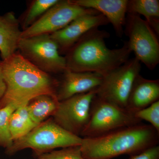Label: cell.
<instances>
[{
	"label": "cell",
	"instance_id": "cell-1",
	"mask_svg": "<svg viewBox=\"0 0 159 159\" xmlns=\"http://www.w3.org/2000/svg\"><path fill=\"white\" fill-rule=\"evenodd\" d=\"M6 90L0 108L10 103L18 107L27 105L41 95L56 96L59 81L38 68L20 54L0 61Z\"/></svg>",
	"mask_w": 159,
	"mask_h": 159
},
{
	"label": "cell",
	"instance_id": "cell-2",
	"mask_svg": "<svg viewBox=\"0 0 159 159\" xmlns=\"http://www.w3.org/2000/svg\"><path fill=\"white\" fill-rule=\"evenodd\" d=\"M109 33L98 29L84 34L68 51L67 69L75 72H92L105 76L129 59L131 50L127 41L121 48H107Z\"/></svg>",
	"mask_w": 159,
	"mask_h": 159
},
{
	"label": "cell",
	"instance_id": "cell-3",
	"mask_svg": "<svg viewBox=\"0 0 159 159\" xmlns=\"http://www.w3.org/2000/svg\"><path fill=\"white\" fill-rule=\"evenodd\" d=\"M159 133L150 125L139 123L95 138H82L80 145L85 159H112L136 155L157 145Z\"/></svg>",
	"mask_w": 159,
	"mask_h": 159
},
{
	"label": "cell",
	"instance_id": "cell-4",
	"mask_svg": "<svg viewBox=\"0 0 159 159\" xmlns=\"http://www.w3.org/2000/svg\"><path fill=\"white\" fill-rule=\"evenodd\" d=\"M81 137L68 132L57 125L52 118L44 121L25 135L13 141L10 148L6 150L8 155L31 148L39 156L57 148L80 145Z\"/></svg>",
	"mask_w": 159,
	"mask_h": 159
},
{
	"label": "cell",
	"instance_id": "cell-5",
	"mask_svg": "<svg viewBox=\"0 0 159 159\" xmlns=\"http://www.w3.org/2000/svg\"><path fill=\"white\" fill-rule=\"evenodd\" d=\"M141 122L126 109L96 96L91 106L88 123L80 136L95 138Z\"/></svg>",
	"mask_w": 159,
	"mask_h": 159
},
{
	"label": "cell",
	"instance_id": "cell-6",
	"mask_svg": "<svg viewBox=\"0 0 159 159\" xmlns=\"http://www.w3.org/2000/svg\"><path fill=\"white\" fill-rule=\"evenodd\" d=\"M127 14L124 33L128 36L129 47L140 62L154 70L159 63L158 36L140 16Z\"/></svg>",
	"mask_w": 159,
	"mask_h": 159
},
{
	"label": "cell",
	"instance_id": "cell-7",
	"mask_svg": "<svg viewBox=\"0 0 159 159\" xmlns=\"http://www.w3.org/2000/svg\"><path fill=\"white\" fill-rule=\"evenodd\" d=\"M18 49L20 54L47 73H63L67 69L65 57L59 53L58 45L50 34L21 38Z\"/></svg>",
	"mask_w": 159,
	"mask_h": 159
},
{
	"label": "cell",
	"instance_id": "cell-8",
	"mask_svg": "<svg viewBox=\"0 0 159 159\" xmlns=\"http://www.w3.org/2000/svg\"><path fill=\"white\" fill-rule=\"evenodd\" d=\"M141 70V63L136 57L129 59L103 76L96 96L126 109L131 90Z\"/></svg>",
	"mask_w": 159,
	"mask_h": 159
},
{
	"label": "cell",
	"instance_id": "cell-9",
	"mask_svg": "<svg viewBox=\"0 0 159 159\" xmlns=\"http://www.w3.org/2000/svg\"><path fill=\"white\" fill-rule=\"evenodd\" d=\"M97 90L59 101L57 111L52 116L54 122L70 133L80 137L88 123Z\"/></svg>",
	"mask_w": 159,
	"mask_h": 159
},
{
	"label": "cell",
	"instance_id": "cell-10",
	"mask_svg": "<svg viewBox=\"0 0 159 159\" xmlns=\"http://www.w3.org/2000/svg\"><path fill=\"white\" fill-rule=\"evenodd\" d=\"M98 11L80 7L72 1H59L34 24L23 31L21 39L52 34L63 29L77 18Z\"/></svg>",
	"mask_w": 159,
	"mask_h": 159
},
{
	"label": "cell",
	"instance_id": "cell-11",
	"mask_svg": "<svg viewBox=\"0 0 159 159\" xmlns=\"http://www.w3.org/2000/svg\"><path fill=\"white\" fill-rule=\"evenodd\" d=\"M109 23L107 19L99 12L88 13L77 18L63 29L50 35L58 45L59 50L68 51L89 31Z\"/></svg>",
	"mask_w": 159,
	"mask_h": 159
},
{
	"label": "cell",
	"instance_id": "cell-12",
	"mask_svg": "<svg viewBox=\"0 0 159 159\" xmlns=\"http://www.w3.org/2000/svg\"><path fill=\"white\" fill-rule=\"evenodd\" d=\"M103 76L92 72H75L66 69L59 82L56 97L58 101L97 89L102 83Z\"/></svg>",
	"mask_w": 159,
	"mask_h": 159
},
{
	"label": "cell",
	"instance_id": "cell-13",
	"mask_svg": "<svg viewBox=\"0 0 159 159\" xmlns=\"http://www.w3.org/2000/svg\"><path fill=\"white\" fill-rule=\"evenodd\" d=\"M72 2L80 7L94 9L103 15L112 25L117 36L122 37L128 0H72Z\"/></svg>",
	"mask_w": 159,
	"mask_h": 159
},
{
	"label": "cell",
	"instance_id": "cell-14",
	"mask_svg": "<svg viewBox=\"0 0 159 159\" xmlns=\"http://www.w3.org/2000/svg\"><path fill=\"white\" fill-rule=\"evenodd\" d=\"M159 99V80L146 79L139 74L131 90L126 109L134 114Z\"/></svg>",
	"mask_w": 159,
	"mask_h": 159
},
{
	"label": "cell",
	"instance_id": "cell-15",
	"mask_svg": "<svg viewBox=\"0 0 159 159\" xmlns=\"http://www.w3.org/2000/svg\"><path fill=\"white\" fill-rule=\"evenodd\" d=\"M22 31L13 12L0 15V53L2 60L15 54Z\"/></svg>",
	"mask_w": 159,
	"mask_h": 159
},
{
	"label": "cell",
	"instance_id": "cell-16",
	"mask_svg": "<svg viewBox=\"0 0 159 159\" xmlns=\"http://www.w3.org/2000/svg\"><path fill=\"white\" fill-rule=\"evenodd\" d=\"M59 101L56 96L41 95L31 99L27 105L30 116L36 124L39 125L53 116L57 111Z\"/></svg>",
	"mask_w": 159,
	"mask_h": 159
},
{
	"label": "cell",
	"instance_id": "cell-17",
	"mask_svg": "<svg viewBox=\"0 0 159 159\" xmlns=\"http://www.w3.org/2000/svg\"><path fill=\"white\" fill-rule=\"evenodd\" d=\"M127 13L142 15L157 35L159 34V1H128Z\"/></svg>",
	"mask_w": 159,
	"mask_h": 159
},
{
	"label": "cell",
	"instance_id": "cell-18",
	"mask_svg": "<svg viewBox=\"0 0 159 159\" xmlns=\"http://www.w3.org/2000/svg\"><path fill=\"white\" fill-rule=\"evenodd\" d=\"M27 105L16 109L9 119V131L13 141L25 135L38 125L30 116Z\"/></svg>",
	"mask_w": 159,
	"mask_h": 159
},
{
	"label": "cell",
	"instance_id": "cell-19",
	"mask_svg": "<svg viewBox=\"0 0 159 159\" xmlns=\"http://www.w3.org/2000/svg\"><path fill=\"white\" fill-rule=\"evenodd\" d=\"M18 107L10 103L0 108V146L6 150L11 147L13 141L9 128V121L11 114Z\"/></svg>",
	"mask_w": 159,
	"mask_h": 159
},
{
	"label": "cell",
	"instance_id": "cell-20",
	"mask_svg": "<svg viewBox=\"0 0 159 159\" xmlns=\"http://www.w3.org/2000/svg\"><path fill=\"white\" fill-rule=\"evenodd\" d=\"M58 0H35L30 6L23 20V30L34 24L41 16L58 2Z\"/></svg>",
	"mask_w": 159,
	"mask_h": 159
},
{
	"label": "cell",
	"instance_id": "cell-21",
	"mask_svg": "<svg viewBox=\"0 0 159 159\" xmlns=\"http://www.w3.org/2000/svg\"><path fill=\"white\" fill-rule=\"evenodd\" d=\"M38 159H85L82 156L80 145L70 146L39 156Z\"/></svg>",
	"mask_w": 159,
	"mask_h": 159
},
{
	"label": "cell",
	"instance_id": "cell-22",
	"mask_svg": "<svg viewBox=\"0 0 159 159\" xmlns=\"http://www.w3.org/2000/svg\"><path fill=\"white\" fill-rule=\"evenodd\" d=\"M134 116L141 121L145 120L150 123V125L159 133V100L136 112Z\"/></svg>",
	"mask_w": 159,
	"mask_h": 159
},
{
	"label": "cell",
	"instance_id": "cell-23",
	"mask_svg": "<svg viewBox=\"0 0 159 159\" xmlns=\"http://www.w3.org/2000/svg\"><path fill=\"white\" fill-rule=\"evenodd\" d=\"M129 159H159V146L151 147L139 154L131 156Z\"/></svg>",
	"mask_w": 159,
	"mask_h": 159
},
{
	"label": "cell",
	"instance_id": "cell-24",
	"mask_svg": "<svg viewBox=\"0 0 159 159\" xmlns=\"http://www.w3.org/2000/svg\"><path fill=\"white\" fill-rule=\"evenodd\" d=\"M6 90V84L3 80L2 75V70L0 68V100L2 99Z\"/></svg>",
	"mask_w": 159,
	"mask_h": 159
}]
</instances>
